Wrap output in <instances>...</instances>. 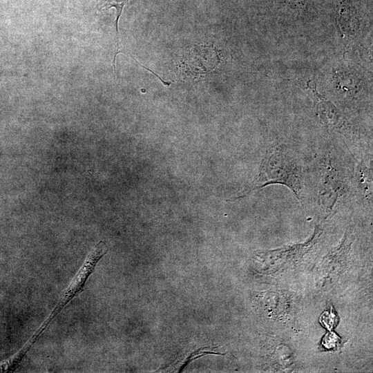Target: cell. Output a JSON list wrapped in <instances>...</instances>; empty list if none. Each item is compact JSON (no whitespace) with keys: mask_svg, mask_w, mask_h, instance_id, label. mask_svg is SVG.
I'll use <instances>...</instances> for the list:
<instances>
[{"mask_svg":"<svg viewBox=\"0 0 373 373\" xmlns=\"http://www.w3.org/2000/svg\"><path fill=\"white\" fill-rule=\"evenodd\" d=\"M108 251L107 245L102 240H100L94 245L88 253L84 262L74 277L60 294L57 303L48 316L32 335V338L33 337L35 340L37 341L54 318L64 309L74 298L77 296L83 291L87 280L93 273L97 263Z\"/></svg>","mask_w":373,"mask_h":373,"instance_id":"cell-2","label":"cell"},{"mask_svg":"<svg viewBox=\"0 0 373 373\" xmlns=\"http://www.w3.org/2000/svg\"><path fill=\"white\" fill-rule=\"evenodd\" d=\"M338 336L334 333L327 334L323 341V344L326 347H335L338 343Z\"/></svg>","mask_w":373,"mask_h":373,"instance_id":"cell-6","label":"cell"},{"mask_svg":"<svg viewBox=\"0 0 373 373\" xmlns=\"http://www.w3.org/2000/svg\"><path fill=\"white\" fill-rule=\"evenodd\" d=\"M321 323L327 329H331L337 323V317L336 314L331 310L330 312H325L323 314L321 318Z\"/></svg>","mask_w":373,"mask_h":373,"instance_id":"cell-5","label":"cell"},{"mask_svg":"<svg viewBox=\"0 0 373 373\" xmlns=\"http://www.w3.org/2000/svg\"><path fill=\"white\" fill-rule=\"evenodd\" d=\"M352 184L359 200L365 204H372V171L363 160L355 167Z\"/></svg>","mask_w":373,"mask_h":373,"instance_id":"cell-4","label":"cell"},{"mask_svg":"<svg viewBox=\"0 0 373 373\" xmlns=\"http://www.w3.org/2000/svg\"><path fill=\"white\" fill-rule=\"evenodd\" d=\"M352 186L350 176L330 156L321 163L317 200L325 211L332 212L346 198Z\"/></svg>","mask_w":373,"mask_h":373,"instance_id":"cell-3","label":"cell"},{"mask_svg":"<svg viewBox=\"0 0 373 373\" xmlns=\"http://www.w3.org/2000/svg\"><path fill=\"white\" fill-rule=\"evenodd\" d=\"M305 181L301 161L287 148L282 145L272 146L264 155L254 186L242 197L267 186L280 184L288 188L300 204H304Z\"/></svg>","mask_w":373,"mask_h":373,"instance_id":"cell-1","label":"cell"}]
</instances>
